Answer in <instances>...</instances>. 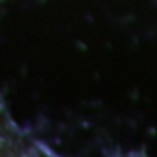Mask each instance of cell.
I'll return each instance as SVG.
<instances>
[{
	"label": "cell",
	"instance_id": "cell-1",
	"mask_svg": "<svg viewBox=\"0 0 157 157\" xmlns=\"http://www.w3.org/2000/svg\"><path fill=\"white\" fill-rule=\"evenodd\" d=\"M31 144L23 132L11 120L5 103L0 99V155H16L29 151Z\"/></svg>",
	"mask_w": 157,
	"mask_h": 157
},
{
	"label": "cell",
	"instance_id": "cell-2",
	"mask_svg": "<svg viewBox=\"0 0 157 157\" xmlns=\"http://www.w3.org/2000/svg\"><path fill=\"white\" fill-rule=\"evenodd\" d=\"M0 2H2V0H0Z\"/></svg>",
	"mask_w": 157,
	"mask_h": 157
}]
</instances>
